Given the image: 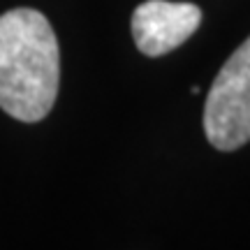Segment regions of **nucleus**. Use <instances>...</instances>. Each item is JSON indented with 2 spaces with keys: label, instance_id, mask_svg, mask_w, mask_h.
<instances>
[{
  "label": "nucleus",
  "instance_id": "1",
  "mask_svg": "<svg viewBox=\"0 0 250 250\" xmlns=\"http://www.w3.org/2000/svg\"><path fill=\"white\" fill-rule=\"evenodd\" d=\"M61 83V51L49 19L30 7L0 17V109L21 123L51 111Z\"/></svg>",
  "mask_w": 250,
  "mask_h": 250
},
{
  "label": "nucleus",
  "instance_id": "2",
  "mask_svg": "<svg viewBox=\"0 0 250 250\" xmlns=\"http://www.w3.org/2000/svg\"><path fill=\"white\" fill-rule=\"evenodd\" d=\"M204 132L218 151L250 142V37L220 67L206 95Z\"/></svg>",
  "mask_w": 250,
  "mask_h": 250
},
{
  "label": "nucleus",
  "instance_id": "3",
  "mask_svg": "<svg viewBox=\"0 0 250 250\" xmlns=\"http://www.w3.org/2000/svg\"><path fill=\"white\" fill-rule=\"evenodd\" d=\"M202 9L192 2L146 0L132 12V37L144 56H165L195 35Z\"/></svg>",
  "mask_w": 250,
  "mask_h": 250
}]
</instances>
